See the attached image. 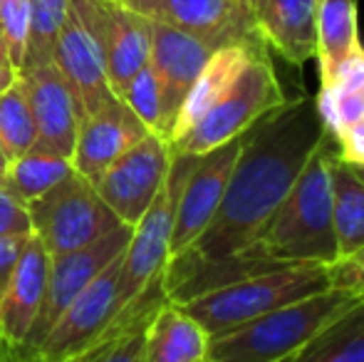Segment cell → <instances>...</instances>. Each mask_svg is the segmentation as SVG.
Instances as JSON below:
<instances>
[{
    "mask_svg": "<svg viewBox=\"0 0 364 362\" xmlns=\"http://www.w3.org/2000/svg\"><path fill=\"white\" fill-rule=\"evenodd\" d=\"M327 139L315 100H288L243 134L240 154L216 216L186 251L168 258L164 275L186 273L253 246L258 233L288 196L317 147Z\"/></svg>",
    "mask_w": 364,
    "mask_h": 362,
    "instance_id": "6da1fadb",
    "label": "cell"
},
{
    "mask_svg": "<svg viewBox=\"0 0 364 362\" xmlns=\"http://www.w3.org/2000/svg\"><path fill=\"white\" fill-rule=\"evenodd\" d=\"M335 142L327 137L310 156L263 231L238 256L270 266H332L337 261V238L332 223L330 164Z\"/></svg>",
    "mask_w": 364,
    "mask_h": 362,
    "instance_id": "7a4b0ae2",
    "label": "cell"
},
{
    "mask_svg": "<svg viewBox=\"0 0 364 362\" xmlns=\"http://www.w3.org/2000/svg\"><path fill=\"white\" fill-rule=\"evenodd\" d=\"M364 295L327 288L211 340L208 362H288L322 328L357 305Z\"/></svg>",
    "mask_w": 364,
    "mask_h": 362,
    "instance_id": "3957f363",
    "label": "cell"
},
{
    "mask_svg": "<svg viewBox=\"0 0 364 362\" xmlns=\"http://www.w3.org/2000/svg\"><path fill=\"white\" fill-rule=\"evenodd\" d=\"M327 288H332L327 266H283L245 275L178 305L196 318L213 340L263 318L270 310Z\"/></svg>",
    "mask_w": 364,
    "mask_h": 362,
    "instance_id": "277c9868",
    "label": "cell"
},
{
    "mask_svg": "<svg viewBox=\"0 0 364 362\" xmlns=\"http://www.w3.org/2000/svg\"><path fill=\"white\" fill-rule=\"evenodd\" d=\"M288 102L265 53L255 55L240 78L228 87L223 97L176 142H171L173 154L201 156L228 142L243 137L270 112Z\"/></svg>",
    "mask_w": 364,
    "mask_h": 362,
    "instance_id": "5b68a950",
    "label": "cell"
},
{
    "mask_svg": "<svg viewBox=\"0 0 364 362\" xmlns=\"http://www.w3.org/2000/svg\"><path fill=\"white\" fill-rule=\"evenodd\" d=\"M196 159L198 156L173 154L171 151V166H168L164 186L159 188L156 198L139 218V223L132 228L129 246L122 256L119 310H117V315L129 303H134L154 280L164 275V268L171 256V233L173 221H176L178 198H181V188Z\"/></svg>",
    "mask_w": 364,
    "mask_h": 362,
    "instance_id": "8992f818",
    "label": "cell"
},
{
    "mask_svg": "<svg viewBox=\"0 0 364 362\" xmlns=\"http://www.w3.org/2000/svg\"><path fill=\"white\" fill-rule=\"evenodd\" d=\"M28 213L33 233L50 256L85 248L122 226L95 183L77 171L30 201Z\"/></svg>",
    "mask_w": 364,
    "mask_h": 362,
    "instance_id": "52a82bcc",
    "label": "cell"
},
{
    "mask_svg": "<svg viewBox=\"0 0 364 362\" xmlns=\"http://www.w3.org/2000/svg\"><path fill=\"white\" fill-rule=\"evenodd\" d=\"M124 256V253H122ZM122 256L112 261L90 285L68 305L43 343L35 348L43 362H75L87 355L119 310V271Z\"/></svg>",
    "mask_w": 364,
    "mask_h": 362,
    "instance_id": "ba28073f",
    "label": "cell"
},
{
    "mask_svg": "<svg viewBox=\"0 0 364 362\" xmlns=\"http://www.w3.org/2000/svg\"><path fill=\"white\" fill-rule=\"evenodd\" d=\"M129 238L132 226L122 223L119 228H114L112 233L102 236L100 241L90 243V246L50 256L45 298L43 305H40L38 320H35V325L28 333L25 348L35 350L43 343V338L50 333V328L58 323V318L68 310V305L73 303L77 295L95 280V275L105 271L112 261H117L127 251Z\"/></svg>",
    "mask_w": 364,
    "mask_h": 362,
    "instance_id": "9c48e42d",
    "label": "cell"
},
{
    "mask_svg": "<svg viewBox=\"0 0 364 362\" xmlns=\"http://www.w3.org/2000/svg\"><path fill=\"white\" fill-rule=\"evenodd\" d=\"M171 166V147L156 134L139 139L117 156L105 174L95 181L100 196L117 213L122 223L134 228L146 213Z\"/></svg>",
    "mask_w": 364,
    "mask_h": 362,
    "instance_id": "30bf717a",
    "label": "cell"
},
{
    "mask_svg": "<svg viewBox=\"0 0 364 362\" xmlns=\"http://www.w3.org/2000/svg\"><path fill=\"white\" fill-rule=\"evenodd\" d=\"M119 5L151 23L193 35L213 50L233 43H263L255 33L253 10L243 0H122Z\"/></svg>",
    "mask_w": 364,
    "mask_h": 362,
    "instance_id": "8fae6325",
    "label": "cell"
},
{
    "mask_svg": "<svg viewBox=\"0 0 364 362\" xmlns=\"http://www.w3.org/2000/svg\"><path fill=\"white\" fill-rule=\"evenodd\" d=\"M243 137L218 147V149L201 154L193 164L191 174L181 188V198L176 206V221L171 233V256L186 251L191 243L198 241L203 231L208 228L211 218L216 216L220 198L228 186L230 171L235 166V159L240 154ZM168 256V258H171Z\"/></svg>",
    "mask_w": 364,
    "mask_h": 362,
    "instance_id": "7c38bea8",
    "label": "cell"
},
{
    "mask_svg": "<svg viewBox=\"0 0 364 362\" xmlns=\"http://www.w3.org/2000/svg\"><path fill=\"white\" fill-rule=\"evenodd\" d=\"M211 55L213 48L203 40L168 25L151 23L149 68L156 78L159 95H161V139L166 144L178 110Z\"/></svg>",
    "mask_w": 364,
    "mask_h": 362,
    "instance_id": "4fadbf2b",
    "label": "cell"
},
{
    "mask_svg": "<svg viewBox=\"0 0 364 362\" xmlns=\"http://www.w3.org/2000/svg\"><path fill=\"white\" fill-rule=\"evenodd\" d=\"M18 75L28 87L30 110L35 117L33 151L73 159L80 115L60 70L55 68V63H45L20 70Z\"/></svg>",
    "mask_w": 364,
    "mask_h": 362,
    "instance_id": "5bb4252c",
    "label": "cell"
},
{
    "mask_svg": "<svg viewBox=\"0 0 364 362\" xmlns=\"http://www.w3.org/2000/svg\"><path fill=\"white\" fill-rule=\"evenodd\" d=\"M53 63L73 92L80 122L114 100V92L107 82L105 50H102L100 40L77 18L73 8H70L68 20L58 35Z\"/></svg>",
    "mask_w": 364,
    "mask_h": 362,
    "instance_id": "9a60e30c",
    "label": "cell"
},
{
    "mask_svg": "<svg viewBox=\"0 0 364 362\" xmlns=\"http://www.w3.org/2000/svg\"><path fill=\"white\" fill-rule=\"evenodd\" d=\"M146 134L149 129L141 124L139 117L119 97H114L80 122L73 151V169L95 183L117 156H122Z\"/></svg>",
    "mask_w": 364,
    "mask_h": 362,
    "instance_id": "2e32d148",
    "label": "cell"
},
{
    "mask_svg": "<svg viewBox=\"0 0 364 362\" xmlns=\"http://www.w3.org/2000/svg\"><path fill=\"white\" fill-rule=\"evenodd\" d=\"M50 271V253L40 238L30 236L23 248L15 273L0 298V340L10 345H25L45 298Z\"/></svg>",
    "mask_w": 364,
    "mask_h": 362,
    "instance_id": "e0dca14e",
    "label": "cell"
},
{
    "mask_svg": "<svg viewBox=\"0 0 364 362\" xmlns=\"http://www.w3.org/2000/svg\"><path fill=\"white\" fill-rule=\"evenodd\" d=\"M317 8L320 0H258L255 33L283 60L305 65L317 58Z\"/></svg>",
    "mask_w": 364,
    "mask_h": 362,
    "instance_id": "ac0fdd59",
    "label": "cell"
},
{
    "mask_svg": "<svg viewBox=\"0 0 364 362\" xmlns=\"http://www.w3.org/2000/svg\"><path fill=\"white\" fill-rule=\"evenodd\" d=\"M102 50L107 82L114 97H122L127 85L146 68L151 58V20L124 5H105Z\"/></svg>",
    "mask_w": 364,
    "mask_h": 362,
    "instance_id": "d6986e66",
    "label": "cell"
},
{
    "mask_svg": "<svg viewBox=\"0 0 364 362\" xmlns=\"http://www.w3.org/2000/svg\"><path fill=\"white\" fill-rule=\"evenodd\" d=\"M260 53H263V43H233V45H225V48L213 50V55L203 65L196 82L191 85L186 100H183L181 110H178L176 122L171 127V134H168V144L176 142L181 134H186L216 105L220 97L228 92L230 85L248 68L250 60Z\"/></svg>",
    "mask_w": 364,
    "mask_h": 362,
    "instance_id": "ffe728a7",
    "label": "cell"
},
{
    "mask_svg": "<svg viewBox=\"0 0 364 362\" xmlns=\"http://www.w3.org/2000/svg\"><path fill=\"white\" fill-rule=\"evenodd\" d=\"M211 335L178 303L164 300L144 330V362H208Z\"/></svg>",
    "mask_w": 364,
    "mask_h": 362,
    "instance_id": "44dd1931",
    "label": "cell"
},
{
    "mask_svg": "<svg viewBox=\"0 0 364 362\" xmlns=\"http://www.w3.org/2000/svg\"><path fill=\"white\" fill-rule=\"evenodd\" d=\"M332 223L337 238V261L364 248V179L352 164L332 156Z\"/></svg>",
    "mask_w": 364,
    "mask_h": 362,
    "instance_id": "7402d4cb",
    "label": "cell"
},
{
    "mask_svg": "<svg viewBox=\"0 0 364 362\" xmlns=\"http://www.w3.org/2000/svg\"><path fill=\"white\" fill-rule=\"evenodd\" d=\"M362 48L357 33V0H320L317 8V63L320 80H327L332 70Z\"/></svg>",
    "mask_w": 364,
    "mask_h": 362,
    "instance_id": "603a6c76",
    "label": "cell"
},
{
    "mask_svg": "<svg viewBox=\"0 0 364 362\" xmlns=\"http://www.w3.org/2000/svg\"><path fill=\"white\" fill-rule=\"evenodd\" d=\"M288 362H364V298L322 328Z\"/></svg>",
    "mask_w": 364,
    "mask_h": 362,
    "instance_id": "cb8c5ba5",
    "label": "cell"
},
{
    "mask_svg": "<svg viewBox=\"0 0 364 362\" xmlns=\"http://www.w3.org/2000/svg\"><path fill=\"white\" fill-rule=\"evenodd\" d=\"M73 171V159L30 149L8 161V169H5L0 186L28 206L30 201L40 198L53 186H58L63 179H68Z\"/></svg>",
    "mask_w": 364,
    "mask_h": 362,
    "instance_id": "d4e9b609",
    "label": "cell"
},
{
    "mask_svg": "<svg viewBox=\"0 0 364 362\" xmlns=\"http://www.w3.org/2000/svg\"><path fill=\"white\" fill-rule=\"evenodd\" d=\"M35 144V117L23 78H15L5 92H0V149L8 159L30 151Z\"/></svg>",
    "mask_w": 364,
    "mask_h": 362,
    "instance_id": "484cf974",
    "label": "cell"
},
{
    "mask_svg": "<svg viewBox=\"0 0 364 362\" xmlns=\"http://www.w3.org/2000/svg\"><path fill=\"white\" fill-rule=\"evenodd\" d=\"M70 15V0H30L28 53L20 70L53 63L55 43Z\"/></svg>",
    "mask_w": 364,
    "mask_h": 362,
    "instance_id": "4316f807",
    "label": "cell"
},
{
    "mask_svg": "<svg viewBox=\"0 0 364 362\" xmlns=\"http://www.w3.org/2000/svg\"><path fill=\"white\" fill-rule=\"evenodd\" d=\"M156 308L132 315L119 325H109L100 343L82 355L85 362H144V330Z\"/></svg>",
    "mask_w": 364,
    "mask_h": 362,
    "instance_id": "83f0119b",
    "label": "cell"
},
{
    "mask_svg": "<svg viewBox=\"0 0 364 362\" xmlns=\"http://www.w3.org/2000/svg\"><path fill=\"white\" fill-rule=\"evenodd\" d=\"M315 110L327 137L337 142L350 127L364 119V90H345L335 85H322L315 97Z\"/></svg>",
    "mask_w": 364,
    "mask_h": 362,
    "instance_id": "f1b7e54d",
    "label": "cell"
},
{
    "mask_svg": "<svg viewBox=\"0 0 364 362\" xmlns=\"http://www.w3.org/2000/svg\"><path fill=\"white\" fill-rule=\"evenodd\" d=\"M119 100L139 117L141 124H144L151 134L161 137V95H159L156 78H154L149 65L141 73L134 75V80L127 85V90L122 92Z\"/></svg>",
    "mask_w": 364,
    "mask_h": 362,
    "instance_id": "f546056e",
    "label": "cell"
},
{
    "mask_svg": "<svg viewBox=\"0 0 364 362\" xmlns=\"http://www.w3.org/2000/svg\"><path fill=\"white\" fill-rule=\"evenodd\" d=\"M0 30H3L8 58L15 73H20L28 53L30 35V0H0Z\"/></svg>",
    "mask_w": 364,
    "mask_h": 362,
    "instance_id": "4dcf8cb0",
    "label": "cell"
},
{
    "mask_svg": "<svg viewBox=\"0 0 364 362\" xmlns=\"http://www.w3.org/2000/svg\"><path fill=\"white\" fill-rule=\"evenodd\" d=\"M30 233L33 223L28 206L0 186V236H30Z\"/></svg>",
    "mask_w": 364,
    "mask_h": 362,
    "instance_id": "1f68e13d",
    "label": "cell"
},
{
    "mask_svg": "<svg viewBox=\"0 0 364 362\" xmlns=\"http://www.w3.org/2000/svg\"><path fill=\"white\" fill-rule=\"evenodd\" d=\"M330 273V285L332 288L350 290V293L364 295V248L352 256L335 261L332 266H327Z\"/></svg>",
    "mask_w": 364,
    "mask_h": 362,
    "instance_id": "d6a6232c",
    "label": "cell"
},
{
    "mask_svg": "<svg viewBox=\"0 0 364 362\" xmlns=\"http://www.w3.org/2000/svg\"><path fill=\"white\" fill-rule=\"evenodd\" d=\"M30 236H0V298H3L5 288H8L10 278H13L15 266H18Z\"/></svg>",
    "mask_w": 364,
    "mask_h": 362,
    "instance_id": "836d02e7",
    "label": "cell"
},
{
    "mask_svg": "<svg viewBox=\"0 0 364 362\" xmlns=\"http://www.w3.org/2000/svg\"><path fill=\"white\" fill-rule=\"evenodd\" d=\"M335 149L342 161L364 169V119L357 122L355 127H350V129L335 142Z\"/></svg>",
    "mask_w": 364,
    "mask_h": 362,
    "instance_id": "e575fe53",
    "label": "cell"
},
{
    "mask_svg": "<svg viewBox=\"0 0 364 362\" xmlns=\"http://www.w3.org/2000/svg\"><path fill=\"white\" fill-rule=\"evenodd\" d=\"M0 362H43L38 358V353L25 345H10L5 340H0Z\"/></svg>",
    "mask_w": 364,
    "mask_h": 362,
    "instance_id": "d590c367",
    "label": "cell"
},
{
    "mask_svg": "<svg viewBox=\"0 0 364 362\" xmlns=\"http://www.w3.org/2000/svg\"><path fill=\"white\" fill-rule=\"evenodd\" d=\"M15 78H18V73L13 68H0V92L8 90L15 82Z\"/></svg>",
    "mask_w": 364,
    "mask_h": 362,
    "instance_id": "8d00e7d4",
    "label": "cell"
},
{
    "mask_svg": "<svg viewBox=\"0 0 364 362\" xmlns=\"http://www.w3.org/2000/svg\"><path fill=\"white\" fill-rule=\"evenodd\" d=\"M0 68H13V65H10V58H8V45H5L3 30H0Z\"/></svg>",
    "mask_w": 364,
    "mask_h": 362,
    "instance_id": "74e56055",
    "label": "cell"
},
{
    "mask_svg": "<svg viewBox=\"0 0 364 362\" xmlns=\"http://www.w3.org/2000/svg\"><path fill=\"white\" fill-rule=\"evenodd\" d=\"M8 156L3 154V151H0V183H3V176H5V169H8Z\"/></svg>",
    "mask_w": 364,
    "mask_h": 362,
    "instance_id": "f35d334b",
    "label": "cell"
},
{
    "mask_svg": "<svg viewBox=\"0 0 364 362\" xmlns=\"http://www.w3.org/2000/svg\"><path fill=\"white\" fill-rule=\"evenodd\" d=\"M100 3H105V5H119L122 0H100Z\"/></svg>",
    "mask_w": 364,
    "mask_h": 362,
    "instance_id": "ab89813d",
    "label": "cell"
},
{
    "mask_svg": "<svg viewBox=\"0 0 364 362\" xmlns=\"http://www.w3.org/2000/svg\"><path fill=\"white\" fill-rule=\"evenodd\" d=\"M243 3H245V5H248V8H250V10H253V8H255V3H258V0H243Z\"/></svg>",
    "mask_w": 364,
    "mask_h": 362,
    "instance_id": "60d3db41",
    "label": "cell"
},
{
    "mask_svg": "<svg viewBox=\"0 0 364 362\" xmlns=\"http://www.w3.org/2000/svg\"><path fill=\"white\" fill-rule=\"evenodd\" d=\"M355 169L360 171V174H362V179H364V169H360V166H355Z\"/></svg>",
    "mask_w": 364,
    "mask_h": 362,
    "instance_id": "b9f144b4",
    "label": "cell"
},
{
    "mask_svg": "<svg viewBox=\"0 0 364 362\" xmlns=\"http://www.w3.org/2000/svg\"><path fill=\"white\" fill-rule=\"evenodd\" d=\"M75 362H85V358H80V360H75Z\"/></svg>",
    "mask_w": 364,
    "mask_h": 362,
    "instance_id": "7bdbcfd3",
    "label": "cell"
},
{
    "mask_svg": "<svg viewBox=\"0 0 364 362\" xmlns=\"http://www.w3.org/2000/svg\"><path fill=\"white\" fill-rule=\"evenodd\" d=\"M0 151H3V149H0Z\"/></svg>",
    "mask_w": 364,
    "mask_h": 362,
    "instance_id": "ee69618b",
    "label": "cell"
}]
</instances>
